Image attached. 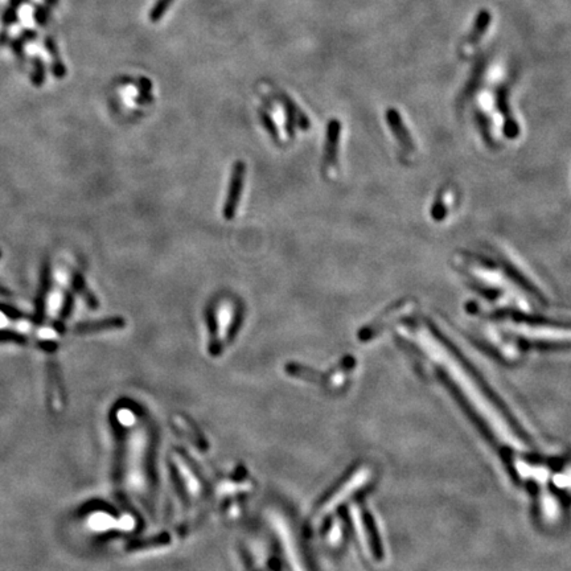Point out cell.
<instances>
[{
    "mask_svg": "<svg viewBox=\"0 0 571 571\" xmlns=\"http://www.w3.org/2000/svg\"><path fill=\"white\" fill-rule=\"evenodd\" d=\"M70 286L72 290L77 295H80L82 300L85 302V305L89 307L92 311H95L99 308V300L98 298L92 293V290L88 287V283L83 278V275L81 274L80 271H73L72 277H70Z\"/></svg>",
    "mask_w": 571,
    "mask_h": 571,
    "instance_id": "obj_5",
    "label": "cell"
},
{
    "mask_svg": "<svg viewBox=\"0 0 571 571\" xmlns=\"http://www.w3.org/2000/svg\"><path fill=\"white\" fill-rule=\"evenodd\" d=\"M124 325H126V320L123 319L122 316H110V318H105V319L81 321V323L74 325L73 332L76 335H89V333L122 330Z\"/></svg>",
    "mask_w": 571,
    "mask_h": 571,
    "instance_id": "obj_3",
    "label": "cell"
},
{
    "mask_svg": "<svg viewBox=\"0 0 571 571\" xmlns=\"http://www.w3.org/2000/svg\"><path fill=\"white\" fill-rule=\"evenodd\" d=\"M74 305H76V299H74L73 293L65 291V293H64V298H63V302H61L60 311H58V316H57V320L54 321V327L57 332H64V330H65V321L70 318V315H72V312H73V308H74Z\"/></svg>",
    "mask_w": 571,
    "mask_h": 571,
    "instance_id": "obj_6",
    "label": "cell"
},
{
    "mask_svg": "<svg viewBox=\"0 0 571 571\" xmlns=\"http://www.w3.org/2000/svg\"><path fill=\"white\" fill-rule=\"evenodd\" d=\"M245 177H246V164L239 160L232 167L225 204L223 208V216L226 221L233 220L237 214L242 188L245 186Z\"/></svg>",
    "mask_w": 571,
    "mask_h": 571,
    "instance_id": "obj_1",
    "label": "cell"
},
{
    "mask_svg": "<svg viewBox=\"0 0 571 571\" xmlns=\"http://www.w3.org/2000/svg\"><path fill=\"white\" fill-rule=\"evenodd\" d=\"M52 284V270L51 264L48 259L44 261L41 266L40 284H39V291L35 300V316L33 321L35 324H42L47 315V300Z\"/></svg>",
    "mask_w": 571,
    "mask_h": 571,
    "instance_id": "obj_2",
    "label": "cell"
},
{
    "mask_svg": "<svg viewBox=\"0 0 571 571\" xmlns=\"http://www.w3.org/2000/svg\"><path fill=\"white\" fill-rule=\"evenodd\" d=\"M205 321H207V327H208V333H209V346H208V351L209 355L213 357H217L223 353L224 351V344L220 339V330H218V319H217V314H216V308L212 305H208L205 308Z\"/></svg>",
    "mask_w": 571,
    "mask_h": 571,
    "instance_id": "obj_4",
    "label": "cell"
},
{
    "mask_svg": "<svg viewBox=\"0 0 571 571\" xmlns=\"http://www.w3.org/2000/svg\"><path fill=\"white\" fill-rule=\"evenodd\" d=\"M259 118L262 124L265 126L266 131L271 136L274 142H279V130L275 120H273L266 111H259Z\"/></svg>",
    "mask_w": 571,
    "mask_h": 571,
    "instance_id": "obj_9",
    "label": "cell"
},
{
    "mask_svg": "<svg viewBox=\"0 0 571 571\" xmlns=\"http://www.w3.org/2000/svg\"><path fill=\"white\" fill-rule=\"evenodd\" d=\"M490 24H491V14H490L487 10H481V11L478 13L476 20H475V24H474V28H472V31H471V35H469L468 39H467V42L471 44V45H476L478 40H480V39L484 36V33L487 32Z\"/></svg>",
    "mask_w": 571,
    "mask_h": 571,
    "instance_id": "obj_7",
    "label": "cell"
},
{
    "mask_svg": "<svg viewBox=\"0 0 571 571\" xmlns=\"http://www.w3.org/2000/svg\"><path fill=\"white\" fill-rule=\"evenodd\" d=\"M0 257H1V252H0Z\"/></svg>",
    "mask_w": 571,
    "mask_h": 571,
    "instance_id": "obj_11",
    "label": "cell"
},
{
    "mask_svg": "<svg viewBox=\"0 0 571 571\" xmlns=\"http://www.w3.org/2000/svg\"><path fill=\"white\" fill-rule=\"evenodd\" d=\"M243 319H245V308H243V306H242L241 303H239V305L236 306V308H234L233 316H232V320H230V323H229V327H227V330H226V344H232V343L234 341L236 336L239 335V330H241V327H242Z\"/></svg>",
    "mask_w": 571,
    "mask_h": 571,
    "instance_id": "obj_8",
    "label": "cell"
},
{
    "mask_svg": "<svg viewBox=\"0 0 571 571\" xmlns=\"http://www.w3.org/2000/svg\"><path fill=\"white\" fill-rule=\"evenodd\" d=\"M170 1H171V0H159L158 6H156L155 10H154V16H155V17H160L161 14L166 11V8H167V6H168Z\"/></svg>",
    "mask_w": 571,
    "mask_h": 571,
    "instance_id": "obj_10",
    "label": "cell"
}]
</instances>
